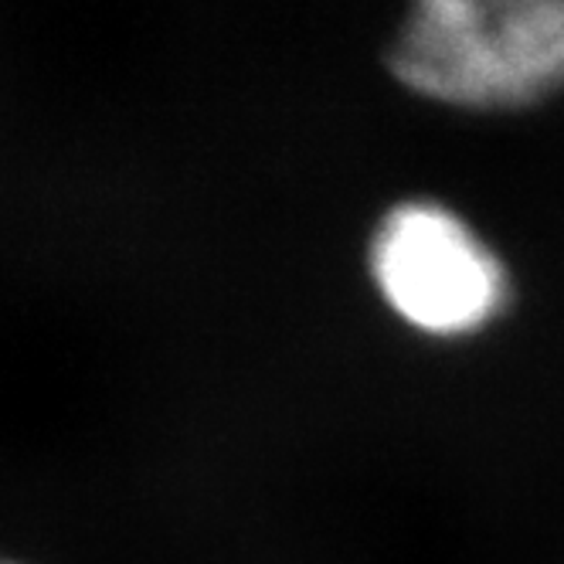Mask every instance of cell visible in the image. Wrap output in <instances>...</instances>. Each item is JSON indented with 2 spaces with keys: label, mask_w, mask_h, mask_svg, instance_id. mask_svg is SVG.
<instances>
[{
  "label": "cell",
  "mask_w": 564,
  "mask_h": 564,
  "mask_svg": "<svg viewBox=\"0 0 564 564\" xmlns=\"http://www.w3.org/2000/svg\"><path fill=\"white\" fill-rule=\"evenodd\" d=\"M388 65L405 89L459 109H520L564 89V0H422Z\"/></svg>",
  "instance_id": "6da1fadb"
},
{
  "label": "cell",
  "mask_w": 564,
  "mask_h": 564,
  "mask_svg": "<svg viewBox=\"0 0 564 564\" xmlns=\"http://www.w3.org/2000/svg\"><path fill=\"white\" fill-rule=\"evenodd\" d=\"M368 265L401 324L438 340L487 330L510 300L497 252L435 200L394 205L371 235Z\"/></svg>",
  "instance_id": "7a4b0ae2"
}]
</instances>
